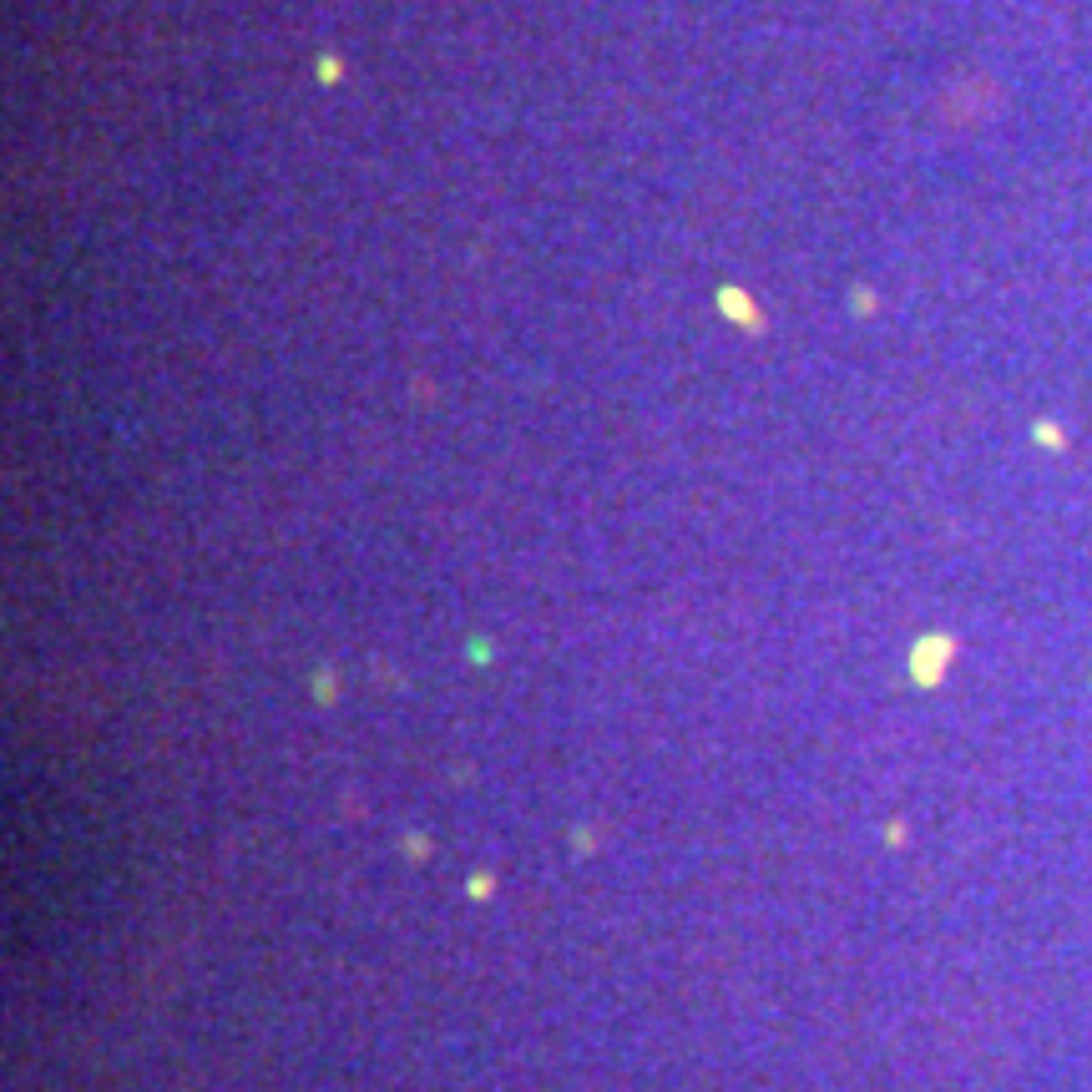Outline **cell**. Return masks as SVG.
<instances>
[{
  "label": "cell",
  "mask_w": 1092,
  "mask_h": 1092,
  "mask_svg": "<svg viewBox=\"0 0 1092 1092\" xmlns=\"http://www.w3.org/2000/svg\"><path fill=\"white\" fill-rule=\"evenodd\" d=\"M719 308L728 314V324H738V329H764V319H759V303L749 299L743 289H719Z\"/></svg>",
  "instance_id": "6da1fadb"
},
{
  "label": "cell",
  "mask_w": 1092,
  "mask_h": 1092,
  "mask_svg": "<svg viewBox=\"0 0 1092 1092\" xmlns=\"http://www.w3.org/2000/svg\"><path fill=\"white\" fill-rule=\"evenodd\" d=\"M946 653H951V643H946V638H931V643H925V653L915 658V672L931 683V678H936V667L946 663Z\"/></svg>",
  "instance_id": "7a4b0ae2"
},
{
  "label": "cell",
  "mask_w": 1092,
  "mask_h": 1092,
  "mask_svg": "<svg viewBox=\"0 0 1092 1092\" xmlns=\"http://www.w3.org/2000/svg\"><path fill=\"white\" fill-rule=\"evenodd\" d=\"M319 81H339V61H334V57L319 61Z\"/></svg>",
  "instance_id": "3957f363"
},
{
  "label": "cell",
  "mask_w": 1092,
  "mask_h": 1092,
  "mask_svg": "<svg viewBox=\"0 0 1092 1092\" xmlns=\"http://www.w3.org/2000/svg\"><path fill=\"white\" fill-rule=\"evenodd\" d=\"M1036 435H1042V445H1052V450L1062 445V435H1057V425H1036Z\"/></svg>",
  "instance_id": "277c9868"
}]
</instances>
